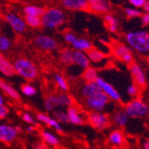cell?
<instances>
[{
  "label": "cell",
  "instance_id": "ba28073f",
  "mask_svg": "<svg viewBox=\"0 0 149 149\" xmlns=\"http://www.w3.org/2000/svg\"><path fill=\"white\" fill-rule=\"evenodd\" d=\"M18 136L15 127L7 124H0V141L5 143H11Z\"/></svg>",
  "mask_w": 149,
  "mask_h": 149
},
{
  "label": "cell",
  "instance_id": "74e56055",
  "mask_svg": "<svg viewBox=\"0 0 149 149\" xmlns=\"http://www.w3.org/2000/svg\"><path fill=\"white\" fill-rule=\"evenodd\" d=\"M22 120L25 121L26 123H28L30 125H32V126H36L37 125V121L35 120V119L30 114V113H23L22 114Z\"/></svg>",
  "mask_w": 149,
  "mask_h": 149
},
{
  "label": "cell",
  "instance_id": "7bdbcfd3",
  "mask_svg": "<svg viewBox=\"0 0 149 149\" xmlns=\"http://www.w3.org/2000/svg\"><path fill=\"white\" fill-rule=\"evenodd\" d=\"M142 23L143 25H147L149 23V15L148 13H145L142 15Z\"/></svg>",
  "mask_w": 149,
  "mask_h": 149
},
{
  "label": "cell",
  "instance_id": "c3c4849f",
  "mask_svg": "<svg viewBox=\"0 0 149 149\" xmlns=\"http://www.w3.org/2000/svg\"><path fill=\"white\" fill-rule=\"evenodd\" d=\"M6 1H10V2H15V1H17V0H6Z\"/></svg>",
  "mask_w": 149,
  "mask_h": 149
},
{
  "label": "cell",
  "instance_id": "7402d4cb",
  "mask_svg": "<svg viewBox=\"0 0 149 149\" xmlns=\"http://www.w3.org/2000/svg\"><path fill=\"white\" fill-rule=\"evenodd\" d=\"M109 142L113 146H120L124 142V135L120 130H113L109 135Z\"/></svg>",
  "mask_w": 149,
  "mask_h": 149
},
{
  "label": "cell",
  "instance_id": "2e32d148",
  "mask_svg": "<svg viewBox=\"0 0 149 149\" xmlns=\"http://www.w3.org/2000/svg\"><path fill=\"white\" fill-rule=\"evenodd\" d=\"M37 119L40 123H43L45 124H47L48 127H51L53 129H55L56 131L58 132H63V129L61 126V123H59L58 121L55 119L52 118L45 113H38L37 115Z\"/></svg>",
  "mask_w": 149,
  "mask_h": 149
},
{
  "label": "cell",
  "instance_id": "d6a6232c",
  "mask_svg": "<svg viewBox=\"0 0 149 149\" xmlns=\"http://www.w3.org/2000/svg\"><path fill=\"white\" fill-rule=\"evenodd\" d=\"M55 80H56V83L57 85V87L62 89L63 91H67L69 89V85L67 83L66 79L60 74H56L55 75Z\"/></svg>",
  "mask_w": 149,
  "mask_h": 149
},
{
  "label": "cell",
  "instance_id": "ac0fdd59",
  "mask_svg": "<svg viewBox=\"0 0 149 149\" xmlns=\"http://www.w3.org/2000/svg\"><path fill=\"white\" fill-rule=\"evenodd\" d=\"M89 60L88 56L85 55L83 52L75 50L73 51V63L80 66L81 68L87 69L88 67H89Z\"/></svg>",
  "mask_w": 149,
  "mask_h": 149
},
{
  "label": "cell",
  "instance_id": "e575fe53",
  "mask_svg": "<svg viewBox=\"0 0 149 149\" xmlns=\"http://www.w3.org/2000/svg\"><path fill=\"white\" fill-rule=\"evenodd\" d=\"M22 92L27 97H33L34 95H36L37 90L33 86L30 84H25V85H22Z\"/></svg>",
  "mask_w": 149,
  "mask_h": 149
},
{
  "label": "cell",
  "instance_id": "52a82bcc",
  "mask_svg": "<svg viewBox=\"0 0 149 149\" xmlns=\"http://www.w3.org/2000/svg\"><path fill=\"white\" fill-rule=\"evenodd\" d=\"M96 82L97 83V85L101 88V91H103L109 98H111L113 101H120V93L110 83L106 82V81L104 79L98 77L97 79Z\"/></svg>",
  "mask_w": 149,
  "mask_h": 149
},
{
  "label": "cell",
  "instance_id": "83f0119b",
  "mask_svg": "<svg viewBox=\"0 0 149 149\" xmlns=\"http://www.w3.org/2000/svg\"><path fill=\"white\" fill-rule=\"evenodd\" d=\"M44 104H45V109L47 110V112L51 113L55 111V109L57 107V99H56V95L48 96L46 98Z\"/></svg>",
  "mask_w": 149,
  "mask_h": 149
},
{
  "label": "cell",
  "instance_id": "d6986e66",
  "mask_svg": "<svg viewBox=\"0 0 149 149\" xmlns=\"http://www.w3.org/2000/svg\"><path fill=\"white\" fill-rule=\"evenodd\" d=\"M99 91H101V88H99L97 82H87L82 87V88H81L80 93H81V96L87 98Z\"/></svg>",
  "mask_w": 149,
  "mask_h": 149
},
{
  "label": "cell",
  "instance_id": "7a4b0ae2",
  "mask_svg": "<svg viewBox=\"0 0 149 149\" xmlns=\"http://www.w3.org/2000/svg\"><path fill=\"white\" fill-rule=\"evenodd\" d=\"M40 19H41V25H43L46 28L53 29L56 28V27L63 23L65 20V15L63 12L60 9L50 8L44 12Z\"/></svg>",
  "mask_w": 149,
  "mask_h": 149
},
{
  "label": "cell",
  "instance_id": "7dc6e473",
  "mask_svg": "<svg viewBox=\"0 0 149 149\" xmlns=\"http://www.w3.org/2000/svg\"><path fill=\"white\" fill-rule=\"evenodd\" d=\"M0 104H5V99L1 95H0Z\"/></svg>",
  "mask_w": 149,
  "mask_h": 149
},
{
  "label": "cell",
  "instance_id": "ffe728a7",
  "mask_svg": "<svg viewBox=\"0 0 149 149\" xmlns=\"http://www.w3.org/2000/svg\"><path fill=\"white\" fill-rule=\"evenodd\" d=\"M0 88H1L7 96H9L13 100H19L20 99V95L11 85L6 83L5 80L0 79Z\"/></svg>",
  "mask_w": 149,
  "mask_h": 149
},
{
  "label": "cell",
  "instance_id": "30bf717a",
  "mask_svg": "<svg viewBox=\"0 0 149 149\" xmlns=\"http://www.w3.org/2000/svg\"><path fill=\"white\" fill-rule=\"evenodd\" d=\"M35 43L39 48L44 50H55L58 47V44L55 38L44 35L38 36V38H36Z\"/></svg>",
  "mask_w": 149,
  "mask_h": 149
},
{
  "label": "cell",
  "instance_id": "4dcf8cb0",
  "mask_svg": "<svg viewBox=\"0 0 149 149\" xmlns=\"http://www.w3.org/2000/svg\"><path fill=\"white\" fill-rule=\"evenodd\" d=\"M61 60L65 64H72L73 63V51L67 48L61 53Z\"/></svg>",
  "mask_w": 149,
  "mask_h": 149
},
{
  "label": "cell",
  "instance_id": "ab89813d",
  "mask_svg": "<svg viewBox=\"0 0 149 149\" xmlns=\"http://www.w3.org/2000/svg\"><path fill=\"white\" fill-rule=\"evenodd\" d=\"M9 114V109L5 104H0V119H5Z\"/></svg>",
  "mask_w": 149,
  "mask_h": 149
},
{
  "label": "cell",
  "instance_id": "4316f807",
  "mask_svg": "<svg viewBox=\"0 0 149 149\" xmlns=\"http://www.w3.org/2000/svg\"><path fill=\"white\" fill-rule=\"evenodd\" d=\"M41 137H42L43 140L50 146H57L59 144L58 138L56 136L55 134H53L52 132L45 130L41 133Z\"/></svg>",
  "mask_w": 149,
  "mask_h": 149
},
{
  "label": "cell",
  "instance_id": "f6af8a7d",
  "mask_svg": "<svg viewBox=\"0 0 149 149\" xmlns=\"http://www.w3.org/2000/svg\"><path fill=\"white\" fill-rule=\"evenodd\" d=\"M143 148L144 149H149V141L146 140L143 144Z\"/></svg>",
  "mask_w": 149,
  "mask_h": 149
},
{
  "label": "cell",
  "instance_id": "6da1fadb",
  "mask_svg": "<svg viewBox=\"0 0 149 149\" xmlns=\"http://www.w3.org/2000/svg\"><path fill=\"white\" fill-rule=\"evenodd\" d=\"M129 45L141 53L148 52L149 50V36L146 31H134L130 32L126 36Z\"/></svg>",
  "mask_w": 149,
  "mask_h": 149
},
{
  "label": "cell",
  "instance_id": "60d3db41",
  "mask_svg": "<svg viewBox=\"0 0 149 149\" xmlns=\"http://www.w3.org/2000/svg\"><path fill=\"white\" fill-rule=\"evenodd\" d=\"M64 39L68 43L72 44V43H74L76 40H77V37L73 33H67V34L64 35Z\"/></svg>",
  "mask_w": 149,
  "mask_h": 149
},
{
  "label": "cell",
  "instance_id": "836d02e7",
  "mask_svg": "<svg viewBox=\"0 0 149 149\" xmlns=\"http://www.w3.org/2000/svg\"><path fill=\"white\" fill-rule=\"evenodd\" d=\"M54 116H55V119L58 121L59 123H68L69 120H68V116H67L66 112L61 111V110H55L54 111Z\"/></svg>",
  "mask_w": 149,
  "mask_h": 149
},
{
  "label": "cell",
  "instance_id": "9c48e42d",
  "mask_svg": "<svg viewBox=\"0 0 149 149\" xmlns=\"http://www.w3.org/2000/svg\"><path fill=\"white\" fill-rule=\"evenodd\" d=\"M114 56L124 62L130 63L132 61V53L129 47L120 42H115L113 47Z\"/></svg>",
  "mask_w": 149,
  "mask_h": 149
},
{
  "label": "cell",
  "instance_id": "d590c367",
  "mask_svg": "<svg viewBox=\"0 0 149 149\" xmlns=\"http://www.w3.org/2000/svg\"><path fill=\"white\" fill-rule=\"evenodd\" d=\"M10 47H11L10 40L5 36L0 37V51H7L10 48Z\"/></svg>",
  "mask_w": 149,
  "mask_h": 149
},
{
  "label": "cell",
  "instance_id": "f35d334b",
  "mask_svg": "<svg viewBox=\"0 0 149 149\" xmlns=\"http://www.w3.org/2000/svg\"><path fill=\"white\" fill-rule=\"evenodd\" d=\"M127 93L129 94V96L130 97H136L139 94V90L138 88L135 85H130L127 88Z\"/></svg>",
  "mask_w": 149,
  "mask_h": 149
},
{
  "label": "cell",
  "instance_id": "5bb4252c",
  "mask_svg": "<svg viewBox=\"0 0 149 149\" xmlns=\"http://www.w3.org/2000/svg\"><path fill=\"white\" fill-rule=\"evenodd\" d=\"M67 116H68L69 123H71L73 125H82L84 124V119L79 113V111L78 110V108L72 105L68 107L67 109Z\"/></svg>",
  "mask_w": 149,
  "mask_h": 149
},
{
  "label": "cell",
  "instance_id": "b9f144b4",
  "mask_svg": "<svg viewBox=\"0 0 149 149\" xmlns=\"http://www.w3.org/2000/svg\"><path fill=\"white\" fill-rule=\"evenodd\" d=\"M131 5H133L136 7H142L146 2V0H130Z\"/></svg>",
  "mask_w": 149,
  "mask_h": 149
},
{
  "label": "cell",
  "instance_id": "484cf974",
  "mask_svg": "<svg viewBox=\"0 0 149 149\" xmlns=\"http://www.w3.org/2000/svg\"><path fill=\"white\" fill-rule=\"evenodd\" d=\"M45 10L42 7L36 6H27L24 8V13L26 15H32V16H38L41 17L44 13Z\"/></svg>",
  "mask_w": 149,
  "mask_h": 149
},
{
  "label": "cell",
  "instance_id": "ee69618b",
  "mask_svg": "<svg viewBox=\"0 0 149 149\" xmlns=\"http://www.w3.org/2000/svg\"><path fill=\"white\" fill-rule=\"evenodd\" d=\"M146 12H148L149 11V2L147 1V0H146V2H145V4H144V6H142Z\"/></svg>",
  "mask_w": 149,
  "mask_h": 149
},
{
  "label": "cell",
  "instance_id": "1f68e13d",
  "mask_svg": "<svg viewBox=\"0 0 149 149\" xmlns=\"http://www.w3.org/2000/svg\"><path fill=\"white\" fill-rule=\"evenodd\" d=\"M25 23L30 25L33 28H37L41 25V19L38 16H32V15H26L25 17Z\"/></svg>",
  "mask_w": 149,
  "mask_h": 149
},
{
  "label": "cell",
  "instance_id": "4fadbf2b",
  "mask_svg": "<svg viewBox=\"0 0 149 149\" xmlns=\"http://www.w3.org/2000/svg\"><path fill=\"white\" fill-rule=\"evenodd\" d=\"M88 9L96 13H107L111 6L107 0H88Z\"/></svg>",
  "mask_w": 149,
  "mask_h": 149
},
{
  "label": "cell",
  "instance_id": "7c38bea8",
  "mask_svg": "<svg viewBox=\"0 0 149 149\" xmlns=\"http://www.w3.org/2000/svg\"><path fill=\"white\" fill-rule=\"evenodd\" d=\"M6 19L15 31L21 33L25 31L26 23L19 16L13 15V13H8V15H6Z\"/></svg>",
  "mask_w": 149,
  "mask_h": 149
},
{
  "label": "cell",
  "instance_id": "603a6c76",
  "mask_svg": "<svg viewBox=\"0 0 149 149\" xmlns=\"http://www.w3.org/2000/svg\"><path fill=\"white\" fill-rule=\"evenodd\" d=\"M72 47L78 50V51H81V52H83V51H88L89 49L92 48V44L90 43V41H88V40L87 39H84V38H77V40L72 44Z\"/></svg>",
  "mask_w": 149,
  "mask_h": 149
},
{
  "label": "cell",
  "instance_id": "e0dca14e",
  "mask_svg": "<svg viewBox=\"0 0 149 149\" xmlns=\"http://www.w3.org/2000/svg\"><path fill=\"white\" fill-rule=\"evenodd\" d=\"M0 72L6 77H12L15 74L13 64L10 63L2 54H0Z\"/></svg>",
  "mask_w": 149,
  "mask_h": 149
},
{
  "label": "cell",
  "instance_id": "8992f818",
  "mask_svg": "<svg viewBox=\"0 0 149 149\" xmlns=\"http://www.w3.org/2000/svg\"><path fill=\"white\" fill-rule=\"evenodd\" d=\"M88 120L93 128L99 130H105L110 125L109 116L102 112H92L88 115Z\"/></svg>",
  "mask_w": 149,
  "mask_h": 149
},
{
  "label": "cell",
  "instance_id": "8d00e7d4",
  "mask_svg": "<svg viewBox=\"0 0 149 149\" xmlns=\"http://www.w3.org/2000/svg\"><path fill=\"white\" fill-rule=\"evenodd\" d=\"M125 13L128 17L132 18V17H139L141 15V12L137 10V9H133V8H126Z\"/></svg>",
  "mask_w": 149,
  "mask_h": 149
},
{
  "label": "cell",
  "instance_id": "277c9868",
  "mask_svg": "<svg viewBox=\"0 0 149 149\" xmlns=\"http://www.w3.org/2000/svg\"><path fill=\"white\" fill-rule=\"evenodd\" d=\"M109 99L103 91H99L87 97L85 104L88 109L93 112H102L109 103Z\"/></svg>",
  "mask_w": 149,
  "mask_h": 149
},
{
  "label": "cell",
  "instance_id": "f546056e",
  "mask_svg": "<svg viewBox=\"0 0 149 149\" xmlns=\"http://www.w3.org/2000/svg\"><path fill=\"white\" fill-rule=\"evenodd\" d=\"M104 22L106 24L107 29L109 30L111 32H115L118 29V21L116 20V18H114L113 16L107 15L104 16Z\"/></svg>",
  "mask_w": 149,
  "mask_h": 149
},
{
  "label": "cell",
  "instance_id": "f1b7e54d",
  "mask_svg": "<svg viewBox=\"0 0 149 149\" xmlns=\"http://www.w3.org/2000/svg\"><path fill=\"white\" fill-rule=\"evenodd\" d=\"M97 78V72L95 69L90 68V67H88L87 69H85L83 72V79L87 82H96Z\"/></svg>",
  "mask_w": 149,
  "mask_h": 149
},
{
  "label": "cell",
  "instance_id": "cb8c5ba5",
  "mask_svg": "<svg viewBox=\"0 0 149 149\" xmlns=\"http://www.w3.org/2000/svg\"><path fill=\"white\" fill-rule=\"evenodd\" d=\"M57 107H70L73 105L72 98L67 94H60L56 96Z\"/></svg>",
  "mask_w": 149,
  "mask_h": 149
},
{
  "label": "cell",
  "instance_id": "3957f363",
  "mask_svg": "<svg viewBox=\"0 0 149 149\" xmlns=\"http://www.w3.org/2000/svg\"><path fill=\"white\" fill-rule=\"evenodd\" d=\"M15 73L26 79H34L38 75V70L34 63L25 58H19L13 63Z\"/></svg>",
  "mask_w": 149,
  "mask_h": 149
},
{
  "label": "cell",
  "instance_id": "44dd1931",
  "mask_svg": "<svg viewBox=\"0 0 149 149\" xmlns=\"http://www.w3.org/2000/svg\"><path fill=\"white\" fill-rule=\"evenodd\" d=\"M113 121L118 127H120V128L124 127L127 125L128 121H129V116L126 114V113L124 111H120V112H117L113 115Z\"/></svg>",
  "mask_w": 149,
  "mask_h": 149
},
{
  "label": "cell",
  "instance_id": "d4e9b609",
  "mask_svg": "<svg viewBox=\"0 0 149 149\" xmlns=\"http://www.w3.org/2000/svg\"><path fill=\"white\" fill-rule=\"evenodd\" d=\"M87 56H88V60L93 62V63H99L105 58V56L104 55V53H102L99 50L92 49V48L88 51Z\"/></svg>",
  "mask_w": 149,
  "mask_h": 149
},
{
  "label": "cell",
  "instance_id": "bcb514c9",
  "mask_svg": "<svg viewBox=\"0 0 149 149\" xmlns=\"http://www.w3.org/2000/svg\"><path fill=\"white\" fill-rule=\"evenodd\" d=\"M27 130H28V131H30V132H32V131H34V127L32 126V125H30L28 128H27Z\"/></svg>",
  "mask_w": 149,
  "mask_h": 149
},
{
  "label": "cell",
  "instance_id": "8fae6325",
  "mask_svg": "<svg viewBox=\"0 0 149 149\" xmlns=\"http://www.w3.org/2000/svg\"><path fill=\"white\" fill-rule=\"evenodd\" d=\"M63 6L68 10L86 11L88 9V0H62Z\"/></svg>",
  "mask_w": 149,
  "mask_h": 149
},
{
  "label": "cell",
  "instance_id": "5b68a950",
  "mask_svg": "<svg viewBox=\"0 0 149 149\" xmlns=\"http://www.w3.org/2000/svg\"><path fill=\"white\" fill-rule=\"evenodd\" d=\"M148 105L141 99H134L125 106V113L129 118H141L148 113Z\"/></svg>",
  "mask_w": 149,
  "mask_h": 149
},
{
  "label": "cell",
  "instance_id": "9a60e30c",
  "mask_svg": "<svg viewBox=\"0 0 149 149\" xmlns=\"http://www.w3.org/2000/svg\"><path fill=\"white\" fill-rule=\"evenodd\" d=\"M130 71L137 84L140 87H145L146 84V79L145 72L140 68V66H139L136 63H132L130 66Z\"/></svg>",
  "mask_w": 149,
  "mask_h": 149
}]
</instances>
